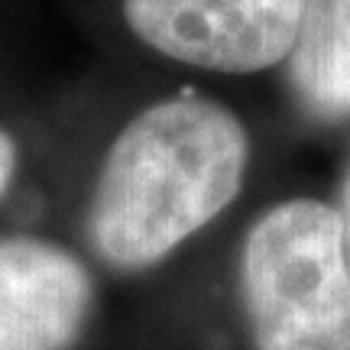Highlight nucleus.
<instances>
[{
	"mask_svg": "<svg viewBox=\"0 0 350 350\" xmlns=\"http://www.w3.org/2000/svg\"><path fill=\"white\" fill-rule=\"evenodd\" d=\"M94 305L85 262L39 237H0V350H68Z\"/></svg>",
	"mask_w": 350,
	"mask_h": 350,
	"instance_id": "4",
	"label": "nucleus"
},
{
	"mask_svg": "<svg viewBox=\"0 0 350 350\" xmlns=\"http://www.w3.org/2000/svg\"><path fill=\"white\" fill-rule=\"evenodd\" d=\"M305 0H120L133 36L169 62L253 75L286 62Z\"/></svg>",
	"mask_w": 350,
	"mask_h": 350,
	"instance_id": "3",
	"label": "nucleus"
},
{
	"mask_svg": "<svg viewBox=\"0 0 350 350\" xmlns=\"http://www.w3.org/2000/svg\"><path fill=\"white\" fill-rule=\"evenodd\" d=\"M253 350H350V262L338 208L286 198L256 217L240 250Z\"/></svg>",
	"mask_w": 350,
	"mask_h": 350,
	"instance_id": "2",
	"label": "nucleus"
},
{
	"mask_svg": "<svg viewBox=\"0 0 350 350\" xmlns=\"http://www.w3.org/2000/svg\"><path fill=\"white\" fill-rule=\"evenodd\" d=\"M340 217V230H344V250H347V262H350V165L344 172V185H340V201L334 204Z\"/></svg>",
	"mask_w": 350,
	"mask_h": 350,
	"instance_id": "7",
	"label": "nucleus"
},
{
	"mask_svg": "<svg viewBox=\"0 0 350 350\" xmlns=\"http://www.w3.org/2000/svg\"><path fill=\"white\" fill-rule=\"evenodd\" d=\"M16 163H20V152H16V139L0 126V198L7 195L13 175H16Z\"/></svg>",
	"mask_w": 350,
	"mask_h": 350,
	"instance_id": "6",
	"label": "nucleus"
},
{
	"mask_svg": "<svg viewBox=\"0 0 350 350\" xmlns=\"http://www.w3.org/2000/svg\"><path fill=\"white\" fill-rule=\"evenodd\" d=\"M282 65L301 113L350 124V0H305Z\"/></svg>",
	"mask_w": 350,
	"mask_h": 350,
	"instance_id": "5",
	"label": "nucleus"
},
{
	"mask_svg": "<svg viewBox=\"0 0 350 350\" xmlns=\"http://www.w3.org/2000/svg\"><path fill=\"white\" fill-rule=\"evenodd\" d=\"M250 133L227 104L178 91L130 117L104 152L88 237L113 269H150L234 204Z\"/></svg>",
	"mask_w": 350,
	"mask_h": 350,
	"instance_id": "1",
	"label": "nucleus"
}]
</instances>
